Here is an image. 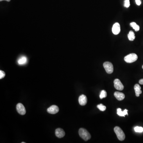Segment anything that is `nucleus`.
I'll use <instances>...</instances> for the list:
<instances>
[{
	"mask_svg": "<svg viewBox=\"0 0 143 143\" xmlns=\"http://www.w3.org/2000/svg\"><path fill=\"white\" fill-rule=\"evenodd\" d=\"M130 25L133 27L135 31H138L140 30V26L138 25L135 22H131L130 24Z\"/></svg>",
	"mask_w": 143,
	"mask_h": 143,
	"instance_id": "dca6fc26",
	"label": "nucleus"
},
{
	"mask_svg": "<svg viewBox=\"0 0 143 143\" xmlns=\"http://www.w3.org/2000/svg\"><path fill=\"white\" fill-rule=\"evenodd\" d=\"M114 87L115 89L118 90L122 91L124 88L123 84L121 83L120 81L118 79H116L114 81Z\"/></svg>",
	"mask_w": 143,
	"mask_h": 143,
	"instance_id": "39448f33",
	"label": "nucleus"
},
{
	"mask_svg": "<svg viewBox=\"0 0 143 143\" xmlns=\"http://www.w3.org/2000/svg\"><path fill=\"white\" fill-rule=\"evenodd\" d=\"M138 56L135 53L128 54L124 57V60L126 63H134L138 59Z\"/></svg>",
	"mask_w": 143,
	"mask_h": 143,
	"instance_id": "7ed1b4c3",
	"label": "nucleus"
},
{
	"mask_svg": "<svg viewBox=\"0 0 143 143\" xmlns=\"http://www.w3.org/2000/svg\"><path fill=\"white\" fill-rule=\"evenodd\" d=\"M141 88L140 85L138 84H136L134 86V89L136 93V96L137 97H139L140 94L142 93V91H141Z\"/></svg>",
	"mask_w": 143,
	"mask_h": 143,
	"instance_id": "f8f14e48",
	"label": "nucleus"
},
{
	"mask_svg": "<svg viewBox=\"0 0 143 143\" xmlns=\"http://www.w3.org/2000/svg\"><path fill=\"white\" fill-rule=\"evenodd\" d=\"M103 66L107 73L111 74L113 73L114 68L113 64L109 62H105L104 63Z\"/></svg>",
	"mask_w": 143,
	"mask_h": 143,
	"instance_id": "20e7f679",
	"label": "nucleus"
},
{
	"mask_svg": "<svg viewBox=\"0 0 143 143\" xmlns=\"http://www.w3.org/2000/svg\"><path fill=\"white\" fill-rule=\"evenodd\" d=\"M59 108L58 106L55 105H53L49 107L47 109V111L50 114H56L59 111Z\"/></svg>",
	"mask_w": 143,
	"mask_h": 143,
	"instance_id": "0eeeda50",
	"label": "nucleus"
},
{
	"mask_svg": "<svg viewBox=\"0 0 143 143\" xmlns=\"http://www.w3.org/2000/svg\"><path fill=\"white\" fill-rule=\"evenodd\" d=\"M5 76V73L2 70H0V79H2Z\"/></svg>",
	"mask_w": 143,
	"mask_h": 143,
	"instance_id": "412c9836",
	"label": "nucleus"
},
{
	"mask_svg": "<svg viewBox=\"0 0 143 143\" xmlns=\"http://www.w3.org/2000/svg\"><path fill=\"white\" fill-rule=\"evenodd\" d=\"M16 110L17 112L21 115H24L26 113L25 108L22 104L19 103L16 105Z\"/></svg>",
	"mask_w": 143,
	"mask_h": 143,
	"instance_id": "423d86ee",
	"label": "nucleus"
},
{
	"mask_svg": "<svg viewBox=\"0 0 143 143\" xmlns=\"http://www.w3.org/2000/svg\"><path fill=\"white\" fill-rule=\"evenodd\" d=\"M120 25L119 23H115L113 26L112 27V32L115 35H117L120 32Z\"/></svg>",
	"mask_w": 143,
	"mask_h": 143,
	"instance_id": "6e6552de",
	"label": "nucleus"
},
{
	"mask_svg": "<svg viewBox=\"0 0 143 143\" xmlns=\"http://www.w3.org/2000/svg\"><path fill=\"white\" fill-rule=\"evenodd\" d=\"M128 37L129 38V39L130 41H134L135 38V36L134 33L133 31H130L129 32V34L128 35Z\"/></svg>",
	"mask_w": 143,
	"mask_h": 143,
	"instance_id": "2eb2a0df",
	"label": "nucleus"
},
{
	"mask_svg": "<svg viewBox=\"0 0 143 143\" xmlns=\"http://www.w3.org/2000/svg\"><path fill=\"white\" fill-rule=\"evenodd\" d=\"M134 130L136 132L141 133L143 132V128L142 127L136 126L134 128Z\"/></svg>",
	"mask_w": 143,
	"mask_h": 143,
	"instance_id": "6ab92c4d",
	"label": "nucleus"
},
{
	"mask_svg": "<svg viewBox=\"0 0 143 143\" xmlns=\"http://www.w3.org/2000/svg\"><path fill=\"white\" fill-rule=\"evenodd\" d=\"M114 131L117 136L118 139L120 141H123L125 138V135L122 130L118 126H116L114 128Z\"/></svg>",
	"mask_w": 143,
	"mask_h": 143,
	"instance_id": "f03ea898",
	"label": "nucleus"
},
{
	"mask_svg": "<svg viewBox=\"0 0 143 143\" xmlns=\"http://www.w3.org/2000/svg\"><path fill=\"white\" fill-rule=\"evenodd\" d=\"M97 107L101 111H105L106 109V107L105 106H104L102 104H100L97 105Z\"/></svg>",
	"mask_w": 143,
	"mask_h": 143,
	"instance_id": "a211bd4d",
	"label": "nucleus"
},
{
	"mask_svg": "<svg viewBox=\"0 0 143 143\" xmlns=\"http://www.w3.org/2000/svg\"><path fill=\"white\" fill-rule=\"evenodd\" d=\"M128 110H124V111H122V109L120 108H118L117 109V114L118 116L120 117H125L126 115H128Z\"/></svg>",
	"mask_w": 143,
	"mask_h": 143,
	"instance_id": "4468645a",
	"label": "nucleus"
},
{
	"mask_svg": "<svg viewBox=\"0 0 143 143\" xmlns=\"http://www.w3.org/2000/svg\"><path fill=\"white\" fill-rule=\"evenodd\" d=\"M139 84L141 85H143V79H140L139 81Z\"/></svg>",
	"mask_w": 143,
	"mask_h": 143,
	"instance_id": "5701e85b",
	"label": "nucleus"
},
{
	"mask_svg": "<svg viewBox=\"0 0 143 143\" xmlns=\"http://www.w3.org/2000/svg\"><path fill=\"white\" fill-rule=\"evenodd\" d=\"M78 101L79 104L81 105H85L87 104L88 101L86 96L84 95H81L79 97Z\"/></svg>",
	"mask_w": 143,
	"mask_h": 143,
	"instance_id": "9d476101",
	"label": "nucleus"
},
{
	"mask_svg": "<svg viewBox=\"0 0 143 143\" xmlns=\"http://www.w3.org/2000/svg\"><path fill=\"white\" fill-rule=\"evenodd\" d=\"M142 68H143V66H142Z\"/></svg>",
	"mask_w": 143,
	"mask_h": 143,
	"instance_id": "a878e982",
	"label": "nucleus"
},
{
	"mask_svg": "<svg viewBox=\"0 0 143 143\" xmlns=\"http://www.w3.org/2000/svg\"><path fill=\"white\" fill-rule=\"evenodd\" d=\"M130 6L129 0H125L124 1V6L126 8H128Z\"/></svg>",
	"mask_w": 143,
	"mask_h": 143,
	"instance_id": "aec40b11",
	"label": "nucleus"
},
{
	"mask_svg": "<svg viewBox=\"0 0 143 143\" xmlns=\"http://www.w3.org/2000/svg\"><path fill=\"white\" fill-rule=\"evenodd\" d=\"M78 132L80 137L85 141H87L91 139V135L85 129L81 128L79 130Z\"/></svg>",
	"mask_w": 143,
	"mask_h": 143,
	"instance_id": "f257e3e1",
	"label": "nucleus"
},
{
	"mask_svg": "<svg viewBox=\"0 0 143 143\" xmlns=\"http://www.w3.org/2000/svg\"><path fill=\"white\" fill-rule=\"evenodd\" d=\"M136 2L138 5L140 6L141 4V2L140 0H136Z\"/></svg>",
	"mask_w": 143,
	"mask_h": 143,
	"instance_id": "4be33fe9",
	"label": "nucleus"
},
{
	"mask_svg": "<svg viewBox=\"0 0 143 143\" xmlns=\"http://www.w3.org/2000/svg\"><path fill=\"white\" fill-rule=\"evenodd\" d=\"M22 143H25V142H22Z\"/></svg>",
	"mask_w": 143,
	"mask_h": 143,
	"instance_id": "393cba45",
	"label": "nucleus"
},
{
	"mask_svg": "<svg viewBox=\"0 0 143 143\" xmlns=\"http://www.w3.org/2000/svg\"><path fill=\"white\" fill-rule=\"evenodd\" d=\"M27 61V58L25 56H21L18 60V63L20 65H26Z\"/></svg>",
	"mask_w": 143,
	"mask_h": 143,
	"instance_id": "ddd939ff",
	"label": "nucleus"
},
{
	"mask_svg": "<svg viewBox=\"0 0 143 143\" xmlns=\"http://www.w3.org/2000/svg\"><path fill=\"white\" fill-rule=\"evenodd\" d=\"M114 96L118 101L123 100L125 98V95L123 93L118 91H116L114 93Z\"/></svg>",
	"mask_w": 143,
	"mask_h": 143,
	"instance_id": "9b49d317",
	"label": "nucleus"
},
{
	"mask_svg": "<svg viewBox=\"0 0 143 143\" xmlns=\"http://www.w3.org/2000/svg\"><path fill=\"white\" fill-rule=\"evenodd\" d=\"M107 96V92L104 90H103L102 91H101L100 93V98L101 99H103V98H105Z\"/></svg>",
	"mask_w": 143,
	"mask_h": 143,
	"instance_id": "f3484780",
	"label": "nucleus"
},
{
	"mask_svg": "<svg viewBox=\"0 0 143 143\" xmlns=\"http://www.w3.org/2000/svg\"><path fill=\"white\" fill-rule=\"evenodd\" d=\"M3 0H6V1H8V2H10L11 1V0H0V1H2Z\"/></svg>",
	"mask_w": 143,
	"mask_h": 143,
	"instance_id": "b1692460",
	"label": "nucleus"
},
{
	"mask_svg": "<svg viewBox=\"0 0 143 143\" xmlns=\"http://www.w3.org/2000/svg\"><path fill=\"white\" fill-rule=\"evenodd\" d=\"M55 134L56 137L59 138H61L64 137L65 135V133L64 130L63 129H60V128H58L56 130Z\"/></svg>",
	"mask_w": 143,
	"mask_h": 143,
	"instance_id": "1a4fd4ad",
	"label": "nucleus"
}]
</instances>
